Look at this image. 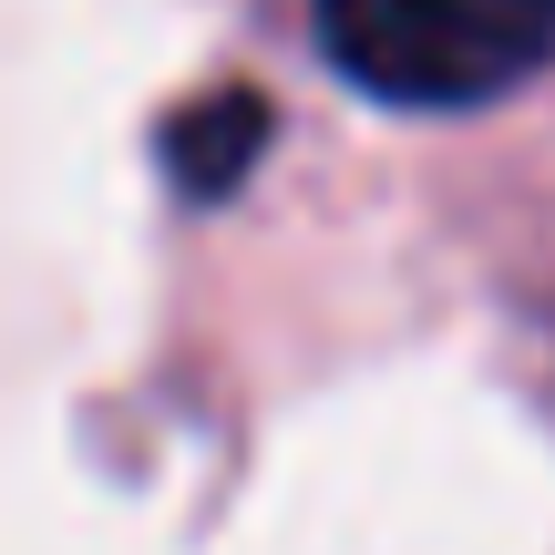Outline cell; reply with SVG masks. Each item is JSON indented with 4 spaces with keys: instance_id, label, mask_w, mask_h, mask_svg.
Segmentation results:
<instances>
[{
    "instance_id": "cell-1",
    "label": "cell",
    "mask_w": 555,
    "mask_h": 555,
    "mask_svg": "<svg viewBox=\"0 0 555 555\" xmlns=\"http://www.w3.org/2000/svg\"><path fill=\"white\" fill-rule=\"evenodd\" d=\"M319 52L339 82L401 114H474L545 73L555 21L525 0H319Z\"/></svg>"
},
{
    "instance_id": "cell-2",
    "label": "cell",
    "mask_w": 555,
    "mask_h": 555,
    "mask_svg": "<svg viewBox=\"0 0 555 555\" xmlns=\"http://www.w3.org/2000/svg\"><path fill=\"white\" fill-rule=\"evenodd\" d=\"M258 155H268V103L237 93V82L206 93V103H185V114L165 124V176H176L185 196H237Z\"/></svg>"
},
{
    "instance_id": "cell-3",
    "label": "cell",
    "mask_w": 555,
    "mask_h": 555,
    "mask_svg": "<svg viewBox=\"0 0 555 555\" xmlns=\"http://www.w3.org/2000/svg\"><path fill=\"white\" fill-rule=\"evenodd\" d=\"M525 11H545V21H555V0H525Z\"/></svg>"
}]
</instances>
